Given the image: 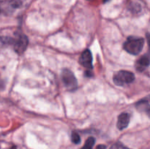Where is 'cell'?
<instances>
[{
  "label": "cell",
  "instance_id": "obj_10",
  "mask_svg": "<svg viewBox=\"0 0 150 149\" xmlns=\"http://www.w3.org/2000/svg\"><path fill=\"white\" fill-rule=\"evenodd\" d=\"M95 143V139L93 137H89L85 142V144L81 149H92Z\"/></svg>",
  "mask_w": 150,
  "mask_h": 149
},
{
  "label": "cell",
  "instance_id": "obj_3",
  "mask_svg": "<svg viewBox=\"0 0 150 149\" xmlns=\"http://www.w3.org/2000/svg\"><path fill=\"white\" fill-rule=\"evenodd\" d=\"M29 39L27 37L22 33H16L12 39V45L14 51L18 54H22L24 53L27 48Z\"/></svg>",
  "mask_w": 150,
  "mask_h": 149
},
{
  "label": "cell",
  "instance_id": "obj_15",
  "mask_svg": "<svg viewBox=\"0 0 150 149\" xmlns=\"http://www.w3.org/2000/svg\"><path fill=\"white\" fill-rule=\"evenodd\" d=\"M9 149H16V146H12V147L10 148Z\"/></svg>",
  "mask_w": 150,
  "mask_h": 149
},
{
  "label": "cell",
  "instance_id": "obj_9",
  "mask_svg": "<svg viewBox=\"0 0 150 149\" xmlns=\"http://www.w3.org/2000/svg\"><path fill=\"white\" fill-rule=\"evenodd\" d=\"M136 106L138 110L144 112L150 118V105L148 100H146V99H142L136 103Z\"/></svg>",
  "mask_w": 150,
  "mask_h": 149
},
{
  "label": "cell",
  "instance_id": "obj_13",
  "mask_svg": "<svg viewBox=\"0 0 150 149\" xmlns=\"http://www.w3.org/2000/svg\"><path fill=\"white\" fill-rule=\"evenodd\" d=\"M146 39H147L148 45H149V54L150 55V34L149 33L146 34Z\"/></svg>",
  "mask_w": 150,
  "mask_h": 149
},
{
  "label": "cell",
  "instance_id": "obj_5",
  "mask_svg": "<svg viewBox=\"0 0 150 149\" xmlns=\"http://www.w3.org/2000/svg\"><path fill=\"white\" fill-rule=\"evenodd\" d=\"M21 4V0H0V13L5 15L10 14L19 7Z\"/></svg>",
  "mask_w": 150,
  "mask_h": 149
},
{
  "label": "cell",
  "instance_id": "obj_2",
  "mask_svg": "<svg viewBox=\"0 0 150 149\" xmlns=\"http://www.w3.org/2000/svg\"><path fill=\"white\" fill-rule=\"evenodd\" d=\"M135 80V75L133 72L126 70H120L114 73L113 80L117 86H125L133 83Z\"/></svg>",
  "mask_w": 150,
  "mask_h": 149
},
{
  "label": "cell",
  "instance_id": "obj_1",
  "mask_svg": "<svg viewBox=\"0 0 150 149\" xmlns=\"http://www.w3.org/2000/svg\"><path fill=\"white\" fill-rule=\"evenodd\" d=\"M144 45V39L143 38L136 37H129L124 43L123 48L128 53L131 55H139L142 51Z\"/></svg>",
  "mask_w": 150,
  "mask_h": 149
},
{
  "label": "cell",
  "instance_id": "obj_11",
  "mask_svg": "<svg viewBox=\"0 0 150 149\" xmlns=\"http://www.w3.org/2000/svg\"><path fill=\"white\" fill-rule=\"evenodd\" d=\"M71 140L75 144H79L81 143L80 135L76 131H73L71 134Z\"/></svg>",
  "mask_w": 150,
  "mask_h": 149
},
{
  "label": "cell",
  "instance_id": "obj_6",
  "mask_svg": "<svg viewBox=\"0 0 150 149\" xmlns=\"http://www.w3.org/2000/svg\"><path fill=\"white\" fill-rule=\"evenodd\" d=\"M79 63L83 67L89 70H92L93 69L92 65V55L89 50H85L81 55L79 58Z\"/></svg>",
  "mask_w": 150,
  "mask_h": 149
},
{
  "label": "cell",
  "instance_id": "obj_14",
  "mask_svg": "<svg viewBox=\"0 0 150 149\" xmlns=\"http://www.w3.org/2000/svg\"><path fill=\"white\" fill-rule=\"evenodd\" d=\"M96 149H106V146L105 145H99L97 146Z\"/></svg>",
  "mask_w": 150,
  "mask_h": 149
},
{
  "label": "cell",
  "instance_id": "obj_17",
  "mask_svg": "<svg viewBox=\"0 0 150 149\" xmlns=\"http://www.w3.org/2000/svg\"><path fill=\"white\" fill-rule=\"evenodd\" d=\"M103 2H104V3H105V2H107V1H110V0H103Z\"/></svg>",
  "mask_w": 150,
  "mask_h": 149
},
{
  "label": "cell",
  "instance_id": "obj_16",
  "mask_svg": "<svg viewBox=\"0 0 150 149\" xmlns=\"http://www.w3.org/2000/svg\"><path fill=\"white\" fill-rule=\"evenodd\" d=\"M146 100H149L150 101V95L149 96H148L147 98H146Z\"/></svg>",
  "mask_w": 150,
  "mask_h": 149
},
{
  "label": "cell",
  "instance_id": "obj_7",
  "mask_svg": "<svg viewBox=\"0 0 150 149\" xmlns=\"http://www.w3.org/2000/svg\"><path fill=\"white\" fill-rule=\"evenodd\" d=\"M150 64V55H144L137 60L136 64V70L139 72H142L147 68Z\"/></svg>",
  "mask_w": 150,
  "mask_h": 149
},
{
  "label": "cell",
  "instance_id": "obj_4",
  "mask_svg": "<svg viewBox=\"0 0 150 149\" xmlns=\"http://www.w3.org/2000/svg\"><path fill=\"white\" fill-rule=\"evenodd\" d=\"M62 79L64 86L70 91H74L78 86V82L74 74L68 69H64L62 72Z\"/></svg>",
  "mask_w": 150,
  "mask_h": 149
},
{
  "label": "cell",
  "instance_id": "obj_12",
  "mask_svg": "<svg viewBox=\"0 0 150 149\" xmlns=\"http://www.w3.org/2000/svg\"><path fill=\"white\" fill-rule=\"evenodd\" d=\"M110 149H129L128 148H127L126 146H125L124 145L122 144L121 143H116L114 145H112Z\"/></svg>",
  "mask_w": 150,
  "mask_h": 149
},
{
  "label": "cell",
  "instance_id": "obj_8",
  "mask_svg": "<svg viewBox=\"0 0 150 149\" xmlns=\"http://www.w3.org/2000/svg\"><path fill=\"white\" fill-rule=\"evenodd\" d=\"M130 115L127 112H122L120 114L118 117V121H117V127L119 129L122 130L125 129L128 126L130 123Z\"/></svg>",
  "mask_w": 150,
  "mask_h": 149
}]
</instances>
